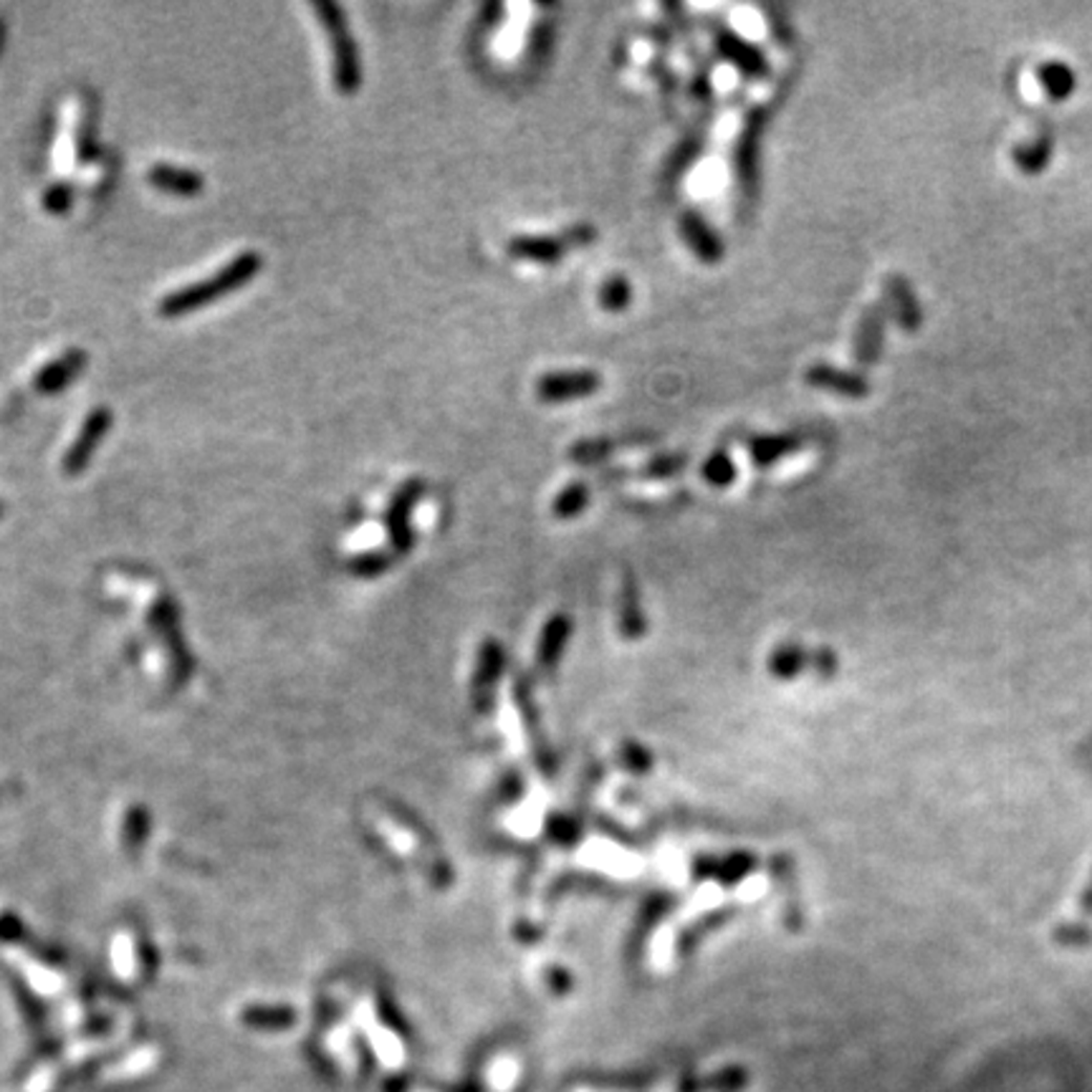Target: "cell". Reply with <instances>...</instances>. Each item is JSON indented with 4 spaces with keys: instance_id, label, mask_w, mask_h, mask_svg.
Instances as JSON below:
<instances>
[{
    "instance_id": "obj_22",
    "label": "cell",
    "mask_w": 1092,
    "mask_h": 1092,
    "mask_svg": "<svg viewBox=\"0 0 1092 1092\" xmlns=\"http://www.w3.org/2000/svg\"><path fill=\"white\" fill-rule=\"evenodd\" d=\"M1052 140L1050 137H1036L1034 142H1029V145H1022L1016 147L1014 150V159H1016V168H1020L1022 172H1027V175H1036V172H1042L1047 168V163H1050L1052 157Z\"/></svg>"
},
{
    "instance_id": "obj_6",
    "label": "cell",
    "mask_w": 1092,
    "mask_h": 1092,
    "mask_svg": "<svg viewBox=\"0 0 1092 1092\" xmlns=\"http://www.w3.org/2000/svg\"><path fill=\"white\" fill-rule=\"evenodd\" d=\"M678 231H681V238L686 240L690 253H693L701 263H706V266H715V263L724 261V256H726L724 238L719 236V231L708 223L706 215H703L701 211H695V208H686V211L681 213V218H678Z\"/></svg>"
},
{
    "instance_id": "obj_18",
    "label": "cell",
    "mask_w": 1092,
    "mask_h": 1092,
    "mask_svg": "<svg viewBox=\"0 0 1092 1092\" xmlns=\"http://www.w3.org/2000/svg\"><path fill=\"white\" fill-rule=\"evenodd\" d=\"M554 39H557V23H554V18H539L532 30H529L527 41V64L532 66V69H541V66L547 64L549 57H552Z\"/></svg>"
},
{
    "instance_id": "obj_24",
    "label": "cell",
    "mask_w": 1092,
    "mask_h": 1092,
    "mask_svg": "<svg viewBox=\"0 0 1092 1092\" xmlns=\"http://www.w3.org/2000/svg\"><path fill=\"white\" fill-rule=\"evenodd\" d=\"M688 463H690L688 453H658V455H652L647 463H643V468H640V476L652 478V480L672 478V476H678V473L686 471Z\"/></svg>"
},
{
    "instance_id": "obj_26",
    "label": "cell",
    "mask_w": 1092,
    "mask_h": 1092,
    "mask_svg": "<svg viewBox=\"0 0 1092 1092\" xmlns=\"http://www.w3.org/2000/svg\"><path fill=\"white\" fill-rule=\"evenodd\" d=\"M559 236L564 238V243L570 245V251H575V249H590L600 233H597V228L592 223H572V226H566Z\"/></svg>"
},
{
    "instance_id": "obj_5",
    "label": "cell",
    "mask_w": 1092,
    "mask_h": 1092,
    "mask_svg": "<svg viewBox=\"0 0 1092 1092\" xmlns=\"http://www.w3.org/2000/svg\"><path fill=\"white\" fill-rule=\"evenodd\" d=\"M602 390V374L597 369H557L536 380V398L541 403L592 398Z\"/></svg>"
},
{
    "instance_id": "obj_14",
    "label": "cell",
    "mask_w": 1092,
    "mask_h": 1092,
    "mask_svg": "<svg viewBox=\"0 0 1092 1092\" xmlns=\"http://www.w3.org/2000/svg\"><path fill=\"white\" fill-rule=\"evenodd\" d=\"M751 461L756 468H771L779 461L789 458L801 448V437L797 433H767V435H754L749 443Z\"/></svg>"
},
{
    "instance_id": "obj_16",
    "label": "cell",
    "mask_w": 1092,
    "mask_h": 1092,
    "mask_svg": "<svg viewBox=\"0 0 1092 1092\" xmlns=\"http://www.w3.org/2000/svg\"><path fill=\"white\" fill-rule=\"evenodd\" d=\"M147 177H150L152 188L165 190V193H170V195L190 197V195H197L202 188H206V180H202L195 170L172 168V165H163V163L154 165Z\"/></svg>"
},
{
    "instance_id": "obj_25",
    "label": "cell",
    "mask_w": 1092,
    "mask_h": 1092,
    "mask_svg": "<svg viewBox=\"0 0 1092 1092\" xmlns=\"http://www.w3.org/2000/svg\"><path fill=\"white\" fill-rule=\"evenodd\" d=\"M688 94L693 97L695 102H701V104H708L713 99L711 69H708L706 61H695V71H693V77H690Z\"/></svg>"
},
{
    "instance_id": "obj_3",
    "label": "cell",
    "mask_w": 1092,
    "mask_h": 1092,
    "mask_svg": "<svg viewBox=\"0 0 1092 1092\" xmlns=\"http://www.w3.org/2000/svg\"><path fill=\"white\" fill-rule=\"evenodd\" d=\"M319 18H322L324 28L329 30L331 39V51H335V84L339 94H355L362 86V69H360V53H357L355 39H351L347 21H344L342 10L335 3L324 0V3L314 5Z\"/></svg>"
},
{
    "instance_id": "obj_23",
    "label": "cell",
    "mask_w": 1092,
    "mask_h": 1092,
    "mask_svg": "<svg viewBox=\"0 0 1092 1092\" xmlns=\"http://www.w3.org/2000/svg\"><path fill=\"white\" fill-rule=\"evenodd\" d=\"M617 448H622V441H615V437H582V441H577L575 446L570 448V461L590 466V463H600L609 458Z\"/></svg>"
},
{
    "instance_id": "obj_29",
    "label": "cell",
    "mask_w": 1092,
    "mask_h": 1092,
    "mask_svg": "<svg viewBox=\"0 0 1092 1092\" xmlns=\"http://www.w3.org/2000/svg\"><path fill=\"white\" fill-rule=\"evenodd\" d=\"M650 73H652V77L658 79L660 89H663V94H665V97H668V94H670V97L676 94L678 79H676V73H672L670 66H668V61H663V59H656V61H652Z\"/></svg>"
},
{
    "instance_id": "obj_1",
    "label": "cell",
    "mask_w": 1092,
    "mask_h": 1092,
    "mask_svg": "<svg viewBox=\"0 0 1092 1092\" xmlns=\"http://www.w3.org/2000/svg\"><path fill=\"white\" fill-rule=\"evenodd\" d=\"M261 266H263V261L256 251L238 253V256L233 258L226 269L218 271V274L208 276L206 281H195V283H190V286L177 288V292L165 296L157 306L159 317L175 319V317H185V314H193V312H197V308L208 306L211 301L220 299V296H228V294L236 292V288L245 286V283H249L253 276L261 271Z\"/></svg>"
},
{
    "instance_id": "obj_2",
    "label": "cell",
    "mask_w": 1092,
    "mask_h": 1092,
    "mask_svg": "<svg viewBox=\"0 0 1092 1092\" xmlns=\"http://www.w3.org/2000/svg\"><path fill=\"white\" fill-rule=\"evenodd\" d=\"M767 107H751L744 114L736 145H733V177L746 208L756 206L758 190H762V140L767 132Z\"/></svg>"
},
{
    "instance_id": "obj_9",
    "label": "cell",
    "mask_w": 1092,
    "mask_h": 1092,
    "mask_svg": "<svg viewBox=\"0 0 1092 1092\" xmlns=\"http://www.w3.org/2000/svg\"><path fill=\"white\" fill-rule=\"evenodd\" d=\"M887 319H891V314H887V308L882 301H878V304H870L865 312H862L860 322H857V329H855V339H853V355H855L857 364H862V367H873V364H878L880 355H882V344H885Z\"/></svg>"
},
{
    "instance_id": "obj_4",
    "label": "cell",
    "mask_w": 1092,
    "mask_h": 1092,
    "mask_svg": "<svg viewBox=\"0 0 1092 1092\" xmlns=\"http://www.w3.org/2000/svg\"><path fill=\"white\" fill-rule=\"evenodd\" d=\"M708 28H711L715 53H719V59L726 61L731 69H736L744 79H751V82H762V79L769 77L771 64L762 46H756L754 41L746 39L744 34H738L736 28L719 21V18H711Z\"/></svg>"
},
{
    "instance_id": "obj_7",
    "label": "cell",
    "mask_w": 1092,
    "mask_h": 1092,
    "mask_svg": "<svg viewBox=\"0 0 1092 1092\" xmlns=\"http://www.w3.org/2000/svg\"><path fill=\"white\" fill-rule=\"evenodd\" d=\"M882 304L887 314L896 319V324L903 331H918L923 324V308L908 279L900 274H891L882 279Z\"/></svg>"
},
{
    "instance_id": "obj_27",
    "label": "cell",
    "mask_w": 1092,
    "mask_h": 1092,
    "mask_svg": "<svg viewBox=\"0 0 1092 1092\" xmlns=\"http://www.w3.org/2000/svg\"><path fill=\"white\" fill-rule=\"evenodd\" d=\"M43 208H46L48 213L53 215H61L66 213L71 208V188L66 183H57L51 185V188L46 190V195H43Z\"/></svg>"
},
{
    "instance_id": "obj_28",
    "label": "cell",
    "mask_w": 1092,
    "mask_h": 1092,
    "mask_svg": "<svg viewBox=\"0 0 1092 1092\" xmlns=\"http://www.w3.org/2000/svg\"><path fill=\"white\" fill-rule=\"evenodd\" d=\"M764 14H767V23H769L771 34H774V39L779 41L781 46H792V43H794V30L787 23V18H785V14H781V8H776V5H769V8H764Z\"/></svg>"
},
{
    "instance_id": "obj_8",
    "label": "cell",
    "mask_w": 1092,
    "mask_h": 1092,
    "mask_svg": "<svg viewBox=\"0 0 1092 1092\" xmlns=\"http://www.w3.org/2000/svg\"><path fill=\"white\" fill-rule=\"evenodd\" d=\"M805 382L810 387H814V390L832 392V394H840V398H853V400L868 398L870 390H873L865 374L855 372V369L835 367V364H827V362L812 364V367L805 372Z\"/></svg>"
},
{
    "instance_id": "obj_11",
    "label": "cell",
    "mask_w": 1092,
    "mask_h": 1092,
    "mask_svg": "<svg viewBox=\"0 0 1092 1092\" xmlns=\"http://www.w3.org/2000/svg\"><path fill=\"white\" fill-rule=\"evenodd\" d=\"M506 253L516 261H532L539 266H557L561 258L570 253V245L561 236H541V233H518L509 238Z\"/></svg>"
},
{
    "instance_id": "obj_30",
    "label": "cell",
    "mask_w": 1092,
    "mask_h": 1092,
    "mask_svg": "<svg viewBox=\"0 0 1092 1092\" xmlns=\"http://www.w3.org/2000/svg\"><path fill=\"white\" fill-rule=\"evenodd\" d=\"M504 5L501 3H489L486 5L484 10H480V18H478V26L480 30H486V34H491L493 28L501 26L504 21Z\"/></svg>"
},
{
    "instance_id": "obj_31",
    "label": "cell",
    "mask_w": 1092,
    "mask_h": 1092,
    "mask_svg": "<svg viewBox=\"0 0 1092 1092\" xmlns=\"http://www.w3.org/2000/svg\"><path fill=\"white\" fill-rule=\"evenodd\" d=\"M0 511H3V509H0Z\"/></svg>"
},
{
    "instance_id": "obj_10",
    "label": "cell",
    "mask_w": 1092,
    "mask_h": 1092,
    "mask_svg": "<svg viewBox=\"0 0 1092 1092\" xmlns=\"http://www.w3.org/2000/svg\"><path fill=\"white\" fill-rule=\"evenodd\" d=\"M109 428H112V410H107V407H97V410L86 417L77 441H73L69 453L64 455V471L69 473V476H77V473L84 471L86 463L94 455L97 446L104 441V435L109 433Z\"/></svg>"
},
{
    "instance_id": "obj_21",
    "label": "cell",
    "mask_w": 1092,
    "mask_h": 1092,
    "mask_svg": "<svg viewBox=\"0 0 1092 1092\" xmlns=\"http://www.w3.org/2000/svg\"><path fill=\"white\" fill-rule=\"evenodd\" d=\"M590 498H592L590 484H584V480H572V484L564 486V489L557 493V498H554V504H552L554 516L575 518L582 514L584 509H587Z\"/></svg>"
},
{
    "instance_id": "obj_15",
    "label": "cell",
    "mask_w": 1092,
    "mask_h": 1092,
    "mask_svg": "<svg viewBox=\"0 0 1092 1092\" xmlns=\"http://www.w3.org/2000/svg\"><path fill=\"white\" fill-rule=\"evenodd\" d=\"M86 364V355L84 351L79 349H71L66 351L64 357H59V360H53L48 367H43L39 374H36L34 380V387L39 390L41 394H53V392H61L64 390L69 382L77 378L79 372L84 369Z\"/></svg>"
},
{
    "instance_id": "obj_20",
    "label": "cell",
    "mask_w": 1092,
    "mask_h": 1092,
    "mask_svg": "<svg viewBox=\"0 0 1092 1092\" xmlns=\"http://www.w3.org/2000/svg\"><path fill=\"white\" fill-rule=\"evenodd\" d=\"M701 476H703V480H708L713 489H728V486L736 480L738 468H736V463H733L731 455H728L726 448H715L713 453L703 461Z\"/></svg>"
},
{
    "instance_id": "obj_12",
    "label": "cell",
    "mask_w": 1092,
    "mask_h": 1092,
    "mask_svg": "<svg viewBox=\"0 0 1092 1092\" xmlns=\"http://www.w3.org/2000/svg\"><path fill=\"white\" fill-rule=\"evenodd\" d=\"M421 496H423V480L412 478V480H407V484L400 486L398 493L392 496L390 509H387V532H390L392 544L398 547L400 552H407L412 544L410 516Z\"/></svg>"
},
{
    "instance_id": "obj_17",
    "label": "cell",
    "mask_w": 1092,
    "mask_h": 1092,
    "mask_svg": "<svg viewBox=\"0 0 1092 1092\" xmlns=\"http://www.w3.org/2000/svg\"><path fill=\"white\" fill-rule=\"evenodd\" d=\"M1036 79H1040L1045 94L1052 97L1054 102H1063V99L1070 97L1077 86L1075 71L1063 64V61H1047V64H1042L1040 69H1036Z\"/></svg>"
},
{
    "instance_id": "obj_19",
    "label": "cell",
    "mask_w": 1092,
    "mask_h": 1092,
    "mask_svg": "<svg viewBox=\"0 0 1092 1092\" xmlns=\"http://www.w3.org/2000/svg\"><path fill=\"white\" fill-rule=\"evenodd\" d=\"M597 304H600L602 312L607 314H622L627 312L633 304V283L627 276L622 274H615V276H607V279L602 281L600 292H597Z\"/></svg>"
},
{
    "instance_id": "obj_13",
    "label": "cell",
    "mask_w": 1092,
    "mask_h": 1092,
    "mask_svg": "<svg viewBox=\"0 0 1092 1092\" xmlns=\"http://www.w3.org/2000/svg\"><path fill=\"white\" fill-rule=\"evenodd\" d=\"M703 150H706V137H703L701 129H695V132L686 134V137L678 142V145L670 150L668 159H665L663 175H660L663 188H668V190L678 188L683 177H686L688 172L695 168V163L701 159Z\"/></svg>"
}]
</instances>
